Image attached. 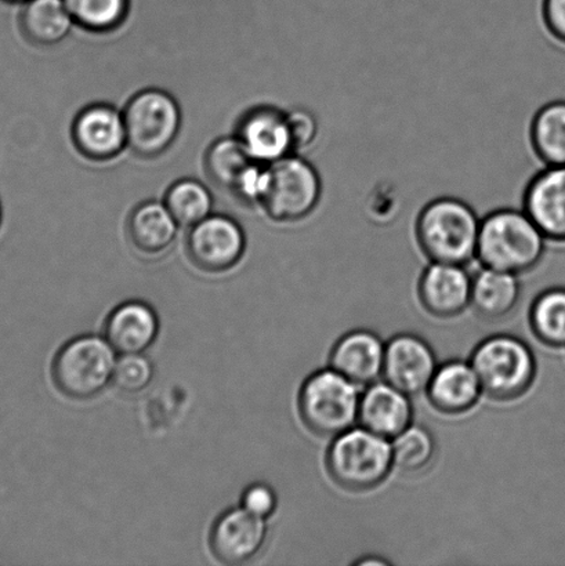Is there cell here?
Wrapping results in <instances>:
<instances>
[{
	"mask_svg": "<svg viewBox=\"0 0 565 566\" xmlns=\"http://www.w3.org/2000/svg\"><path fill=\"white\" fill-rule=\"evenodd\" d=\"M481 219L467 201L440 197L425 205L415 237L430 262L467 265L478 258Z\"/></svg>",
	"mask_w": 565,
	"mask_h": 566,
	"instance_id": "cell-1",
	"label": "cell"
},
{
	"mask_svg": "<svg viewBox=\"0 0 565 566\" xmlns=\"http://www.w3.org/2000/svg\"><path fill=\"white\" fill-rule=\"evenodd\" d=\"M546 242L524 209H496L481 219L475 259L483 268L522 275L542 262Z\"/></svg>",
	"mask_w": 565,
	"mask_h": 566,
	"instance_id": "cell-2",
	"label": "cell"
},
{
	"mask_svg": "<svg viewBox=\"0 0 565 566\" xmlns=\"http://www.w3.org/2000/svg\"><path fill=\"white\" fill-rule=\"evenodd\" d=\"M395 468L390 440L364 429L342 432L326 452V470L343 490L367 492L384 484Z\"/></svg>",
	"mask_w": 565,
	"mask_h": 566,
	"instance_id": "cell-3",
	"label": "cell"
},
{
	"mask_svg": "<svg viewBox=\"0 0 565 566\" xmlns=\"http://www.w3.org/2000/svg\"><path fill=\"white\" fill-rule=\"evenodd\" d=\"M470 364L479 376L483 392L494 401L522 398L536 377L533 349L522 338L511 335L485 338L475 347Z\"/></svg>",
	"mask_w": 565,
	"mask_h": 566,
	"instance_id": "cell-4",
	"label": "cell"
},
{
	"mask_svg": "<svg viewBox=\"0 0 565 566\" xmlns=\"http://www.w3.org/2000/svg\"><path fill=\"white\" fill-rule=\"evenodd\" d=\"M116 352L96 335H83L66 342L55 354L52 379L64 397L74 401L96 398L113 382Z\"/></svg>",
	"mask_w": 565,
	"mask_h": 566,
	"instance_id": "cell-5",
	"label": "cell"
},
{
	"mask_svg": "<svg viewBox=\"0 0 565 566\" xmlns=\"http://www.w3.org/2000/svg\"><path fill=\"white\" fill-rule=\"evenodd\" d=\"M359 399L358 386L329 366L303 382L299 415L315 436L335 438L358 423Z\"/></svg>",
	"mask_w": 565,
	"mask_h": 566,
	"instance_id": "cell-6",
	"label": "cell"
},
{
	"mask_svg": "<svg viewBox=\"0 0 565 566\" xmlns=\"http://www.w3.org/2000/svg\"><path fill=\"white\" fill-rule=\"evenodd\" d=\"M323 179L317 168L297 153L268 165V180L260 208L275 223H297L318 208Z\"/></svg>",
	"mask_w": 565,
	"mask_h": 566,
	"instance_id": "cell-7",
	"label": "cell"
},
{
	"mask_svg": "<svg viewBox=\"0 0 565 566\" xmlns=\"http://www.w3.org/2000/svg\"><path fill=\"white\" fill-rule=\"evenodd\" d=\"M127 148L138 158L155 159L174 146L181 129L177 99L163 88H144L126 103Z\"/></svg>",
	"mask_w": 565,
	"mask_h": 566,
	"instance_id": "cell-8",
	"label": "cell"
},
{
	"mask_svg": "<svg viewBox=\"0 0 565 566\" xmlns=\"http://www.w3.org/2000/svg\"><path fill=\"white\" fill-rule=\"evenodd\" d=\"M186 251L198 270L223 274L241 262L247 251V235L236 219L212 213L188 229Z\"/></svg>",
	"mask_w": 565,
	"mask_h": 566,
	"instance_id": "cell-9",
	"label": "cell"
},
{
	"mask_svg": "<svg viewBox=\"0 0 565 566\" xmlns=\"http://www.w3.org/2000/svg\"><path fill=\"white\" fill-rule=\"evenodd\" d=\"M71 140L83 158L108 163L127 148L124 113L113 104L94 103L76 114Z\"/></svg>",
	"mask_w": 565,
	"mask_h": 566,
	"instance_id": "cell-10",
	"label": "cell"
},
{
	"mask_svg": "<svg viewBox=\"0 0 565 566\" xmlns=\"http://www.w3.org/2000/svg\"><path fill=\"white\" fill-rule=\"evenodd\" d=\"M234 136L254 163L271 165L295 153L286 111L257 105L238 119Z\"/></svg>",
	"mask_w": 565,
	"mask_h": 566,
	"instance_id": "cell-11",
	"label": "cell"
},
{
	"mask_svg": "<svg viewBox=\"0 0 565 566\" xmlns=\"http://www.w3.org/2000/svg\"><path fill=\"white\" fill-rule=\"evenodd\" d=\"M437 368L433 348L422 337L402 333L386 344L385 380L409 397L428 391Z\"/></svg>",
	"mask_w": 565,
	"mask_h": 566,
	"instance_id": "cell-12",
	"label": "cell"
},
{
	"mask_svg": "<svg viewBox=\"0 0 565 566\" xmlns=\"http://www.w3.org/2000/svg\"><path fill=\"white\" fill-rule=\"evenodd\" d=\"M268 520L230 509L215 521L209 534V548L221 564L242 565L263 551L268 541Z\"/></svg>",
	"mask_w": 565,
	"mask_h": 566,
	"instance_id": "cell-13",
	"label": "cell"
},
{
	"mask_svg": "<svg viewBox=\"0 0 565 566\" xmlns=\"http://www.w3.org/2000/svg\"><path fill=\"white\" fill-rule=\"evenodd\" d=\"M523 209L547 241L565 243V166H545L531 177Z\"/></svg>",
	"mask_w": 565,
	"mask_h": 566,
	"instance_id": "cell-14",
	"label": "cell"
},
{
	"mask_svg": "<svg viewBox=\"0 0 565 566\" xmlns=\"http://www.w3.org/2000/svg\"><path fill=\"white\" fill-rule=\"evenodd\" d=\"M419 298L430 315L453 318L472 304V276L464 265L431 262L420 276Z\"/></svg>",
	"mask_w": 565,
	"mask_h": 566,
	"instance_id": "cell-15",
	"label": "cell"
},
{
	"mask_svg": "<svg viewBox=\"0 0 565 566\" xmlns=\"http://www.w3.org/2000/svg\"><path fill=\"white\" fill-rule=\"evenodd\" d=\"M414 421L411 397L387 381H375L359 399L358 423L387 440H395Z\"/></svg>",
	"mask_w": 565,
	"mask_h": 566,
	"instance_id": "cell-16",
	"label": "cell"
},
{
	"mask_svg": "<svg viewBox=\"0 0 565 566\" xmlns=\"http://www.w3.org/2000/svg\"><path fill=\"white\" fill-rule=\"evenodd\" d=\"M386 344L374 332L353 331L332 348L331 368L358 387H368L384 376Z\"/></svg>",
	"mask_w": 565,
	"mask_h": 566,
	"instance_id": "cell-17",
	"label": "cell"
},
{
	"mask_svg": "<svg viewBox=\"0 0 565 566\" xmlns=\"http://www.w3.org/2000/svg\"><path fill=\"white\" fill-rule=\"evenodd\" d=\"M158 314L140 300H129L111 311L104 324V337L116 353L144 354L157 342Z\"/></svg>",
	"mask_w": 565,
	"mask_h": 566,
	"instance_id": "cell-18",
	"label": "cell"
},
{
	"mask_svg": "<svg viewBox=\"0 0 565 566\" xmlns=\"http://www.w3.org/2000/svg\"><path fill=\"white\" fill-rule=\"evenodd\" d=\"M426 392L431 407L440 413L458 416L478 405L483 388L472 364L450 360L437 368Z\"/></svg>",
	"mask_w": 565,
	"mask_h": 566,
	"instance_id": "cell-19",
	"label": "cell"
},
{
	"mask_svg": "<svg viewBox=\"0 0 565 566\" xmlns=\"http://www.w3.org/2000/svg\"><path fill=\"white\" fill-rule=\"evenodd\" d=\"M179 224L159 201H144L133 208L126 220V235L130 245L144 256H160L176 241Z\"/></svg>",
	"mask_w": 565,
	"mask_h": 566,
	"instance_id": "cell-20",
	"label": "cell"
},
{
	"mask_svg": "<svg viewBox=\"0 0 565 566\" xmlns=\"http://www.w3.org/2000/svg\"><path fill=\"white\" fill-rule=\"evenodd\" d=\"M522 294L519 275L483 268L472 279V305L481 318L500 321L517 307Z\"/></svg>",
	"mask_w": 565,
	"mask_h": 566,
	"instance_id": "cell-21",
	"label": "cell"
},
{
	"mask_svg": "<svg viewBox=\"0 0 565 566\" xmlns=\"http://www.w3.org/2000/svg\"><path fill=\"white\" fill-rule=\"evenodd\" d=\"M74 25L64 0H28L22 6L20 30L35 46H55L70 35Z\"/></svg>",
	"mask_w": 565,
	"mask_h": 566,
	"instance_id": "cell-22",
	"label": "cell"
},
{
	"mask_svg": "<svg viewBox=\"0 0 565 566\" xmlns=\"http://www.w3.org/2000/svg\"><path fill=\"white\" fill-rule=\"evenodd\" d=\"M530 144L545 166H565V99L536 111L530 125Z\"/></svg>",
	"mask_w": 565,
	"mask_h": 566,
	"instance_id": "cell-23",
	"label": "cell"
},
{
	"mask_svg": "<svg viewBox=\"0 0 565 566\" xmlns=\"http://www.w3.org/2000/svg\"><path fill=\"white\" fill-rule=\"evenodd\" d=\"M254 160L237 140L236 136L220 137L210 144L205 154L203 168L208 179L221 190L231 192L237 181Z\"/></svg>",
	"mask_w": 565,
	"mask_h": 566,
	"instance_id": "cell-24",
	"label": "cell"
},
{
	"mask_svg": "<svg viewBox=\"0 0 565 566\" xmlns=\"http://www.w3.org/2000/svg\"><path fill=\"white\" fill-rule=\"evenodd\" d=\"M164 203L180 227L196 226L213 213V196L203 182L181 179L168 188Z\"/></svg>",
	"mask_w": 565,
	"mask_h": 566,
	"instance_id": "cell-25",
	"label": "cell"
},
{
	"mask_svg": "<svg viewBox=\"0 0 565 566\" xmlns=\"http://www.w3.org/2000/svg\"><path fill=\"white\" fill-rule=\"evenodd\" d=\"M531 329L547 347H565V289L553 287L535 298L530 314Z\"/></svg>",
	"mask_w": 565,
	"mask_h": 566,
	"instance_id": "cell-26",
	"label": "cell"
},
{
	"mask_svg": "<svg viewBox=\"0 0 565 566\" xmlns=\"http://www.w3.org/2000/svg\"><path fill=\"white\" fill-rule=\"evenodd\" d=\"M75 25L93 33L119 30L130 13L132 0H64Z\"/></svg>",
	"mask_w": 565,
	"mask_h": 566,
	"instance_id": "cell-27",
	"label": "cell"
},
{
	"mask_svg": "<svg viewBox=\"0 0 565 566\" xmlns=\"http://www.w3.org/2000/svg\"><path fill=\"white\" fill-rule=\"evenodd\" d=\"M395 468L404 474H419L433 463L437 452L435 436L423 426L411 424L391 440Z\"/></svg>",
	"mask_w": 565,
	"mask_h": 566,
	"instance_id": "cell-28",
	"label": "cell"
},
{
	"mask_svg": "<svg viewBox=\"0 0 565 566\" xmlns=\"http://www.w3.org/2000/svg\"><path fill=\"white\" fill-rule=\"evenodd\" d=\"M154 366L144 354H125L116 360L113 385L122 392L137 394L151 385Z\"/></svg>",
	"mask_w": 565,
	"mask_h": 566,
	"instance_id": "cell-29",
	"label": "cell"
},
{
	"mask_svg": "<svg viewBox=\"0 0 565 566\" xmlns=\"http://www.w3.org/2000/svg\"><path fill=\"white\" fill-rule=\"evenodd\" d=\"M286 116L293 149H295V153H301L303 149L312 146L315 138H317L320 130L318 120L312 111L302 107L286 111Z\"/></svg>",
	"mask_w": 565,
	"mask_h": 566,
	"instance_id": "cell-30",
	"label": "cell"
},
{
	"mask_svg": "<svg viewBox=\"0 0 565 566\" xmlns=\"http://www.w3.org/2000/svg\"><path fill=\"white\" fill-rule=\"evenodd\" d=\"M276 506H279V497L275 491L263 482L249 485L242 493L241 507L259 518L269 520L275 513Z\"/></svg>",
	"mask_w": 565,
	"mask_h": 566,
	"instance_id": "cell-31",
	"label": "cell"
},
{
	"mask_svg": "<svg viewBox=\"0 0 565 566\" xmlns=\"http://www.w3.org/2000/svg\"><path fill=\"white\" fill-rule=\"evenodd\" d=\"M542 19L552 38L565 44V0H544Z\"/></svg>",
	"mask_w": 565,
	"mask_h": 566,
	"instance_id": "cell-32",
	"label": "cell"
},
{
	"mask_svg": "<svg viewBox=\"0 0 565 566\" xmlns=\"http://www.w3.org/2000/svg\"><path fill=\"white\" fill-rule=\"evenodd\" d=\"M3 2L8 3H25L28 0H3Z\"/></svg>",
	"mask_w": 565,
	"mask_h": 566,
	"instance_id": "cell-33",
	"label": "cell"
},
{
	"mask_svg": "<svg viewBox=\"0 0 565 566\" xmlns=\"http://www.w3.org/2000/svg\"><path fill=\"white\" fill-rule=\"evenodd\" d=\"M0 219H2V209H0Z\"/></svg>",
	"mask_w": 565,
	"mask_h": 566,
	"instance_id": "cell-34",
	"label": "cell"
}]
</instances>
